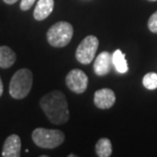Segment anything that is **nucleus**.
<instances>
[{
    "mask_svg": "<svg viewBox=\"0 0 157 157\" xmlns=\"http://www.w3.org/2000/svg\"><path fill=\"white\" fill-rule=\"evenodd\" d=\"M64 134L58 130H50L45 128H37L32 134L34 143L38 147L53 149L61 145L64 141Z\"/></svg>",
    "mask_w": 157,
    "mask_h": 157,
    "instance_id": "7ed1b4c3",
    "label": "nucleus"
},
{
    "mask_svg": "<svg viewBox=\"0 0 157 157\" xmlns=\"http://www.w3.org/2000/svg\"><path fill=\"white\" fill-rule=\"evenodd\" d=\"M65 84L71 91L76 94H82L87 90L88 77L83 71L75 68L67 74L65 78Z\"/></svg>",
    "mask_w": 157,
    "mask_h": 157,
    "instance_id": "423d86ee",
    "label": "nucleus"
},
{
    "mask_svg": "<svg viewBox=\"0 0 157 157\" xmlns=\"http://www.w3.org/2000/svg\"><path fill=\"white\" fill-rule=\"evenodd\" d=\"M33 85V74L28 68H21L11 78L9 94L14 99H24L29 95Z\"/></svg>",
    "mask_w": 157,
    "mask_h": 157,
    "instance_id": "f03ea898",
    "label": "nucleus"
},
{
    "mask_svg": "<svg viewBox=\"0 0 157 157\" xmlns=\"http://www.w3.org/2000/svg\"><path fill=\"white\" fill-rule=\"evenodd\" d=\"M3 1H4L5 3H7V4H14L17 0H3Z\"/></svg>",
    "mask_w": 157,
    "mask_h": 157,
    "instance_id": "a211bd4d",
    "label": "nucleus"
},
{
    "mask_svg": "<svg viewBox=\"0 0 157 157\" xmlns=\"http://www.w3.org/2000/svg\"><path fill=\"white\" fill-rule=\"evenodd\" d=\"M112 64L114 65L115 70H117L119 74L127 73L128 70V62L125 60V56L121 50H115L112 54Z\"/></svg>",
    "mask_w": 157,
    "mask_h": 157,
    "instance_id": "f8f14e48",
    "label": "nucleus"
},
{
    "mask_svg": "<svg viewBox=\"0 0 157 157\" xmlns=\"http://www.w3.org/2000/svg\"><path fill=\"white\" fill-rule=\"evenodd\" d=\"M35 2H36V0H21V10H29Z\"/></svg>",
    "mask_w": 157,
    "mask_h": 157,
    "instance_id": "dca6fc26",
    "label": "nucleus"
},
{
    "mask_svg": "<svg viewBox=\"0 0 157 157\" xmlns=\"http://www.w3.org/2000/svg\"><path fill=\"white\" fill-rule=\"evenodd\" d=\"M148 28L152 33L157 34V11H155L148 21Z\"/></svg>",
    "mask_w": 157,
    "mask_h": 157,
    "instance_id": "2eb2a0df",
    "label": "nucleus"
},
{
    "mask_svg": "<svg viewBox=\"0 0 157 157\" xmlns=\"http://www.w3.org/2000/svg\"><path fill=\"white\" fill-rule=\"evenodd\" d=\"M99 46V41L97 37L90 35L87 36L80 45L78 46L76 51V58L82 64H89L95 57Z\"/></svg>",
    "mask_w": 157,
    "mask_h": 157,
    "instance_id": "39448f33",
    "label": "nucleus"
},
{
    "mask_svg": "<svg viewBox=\"0 0 157 157\" xmlns=\"http://www.w3.org/2000/svg\"><path fill=\"white\" fill-rule=\"evenodd\" d=\"M2 94H3V84H2L1 78H0V97L2 96Z\"/></svg>",
    "mask_w": 157,
    "mask_h": 157,
    "instance_id": "f3484780",
    "label": "nucleus"
},
{
    "mask_svg": "<svg viewBox=\"0 0 157 157\" xmlns=\"http://www.w3.org/2000/svg\"><path fill=\"white\" fill-rule=\"evenodd\" d=\"M17 54L8 46H0V67L8 68L13 65Z\"/></svg>",
    "mask_w": 157,
    "mask_h": 157,
    "instance_id": "9b49d317",
    "label": "nucleus"
},
{
    "mask_svg": "<svg viewBox=\"0 0 157 157\" xmlns=\"http://www.w3.org/2000/svg\"><path fill=\"white\" fill-rule=\"evenodd\" d=\"M21 142L17 135H10L6 138L2 149L3 157H20Z\"/></svg>",
    "mask_w": 157,
    "mask_h": 157,
    "instance_id": "6e6552de",
    "label": "nucleus"
},
{
    "mask_svg": "<svg viewBox=\"0 0 157 157\" xmlns=\"http://www.w3.org/2000/svg\"><path fill=\"white\" fill-rule=\"evenodd\" d=\"M117 100L114 92L108 88H103L94 94V104L99 109H109L113 106Z\"/></svg>",
    "mask_w": 157,
    "mask_h": 157,
    "instance_id": "0eeeda50",
    "label": "nucleus"
},
{
    "mask_svg": "<svg viewBox=\"0 0 157 157\" xmlns=\"http://www.w3.org/2000/svg\"><path fill=\"white\" fill-rule=\"evenodd\" d=\"M96 154L99 157H109L112 153V145L110 140L107 138H102L96 144Z\"/></svg>",
    "mask_w": 157,
    "mask_h": 157,
    "instance_id": "ddd939ff",
    "label": "nucleus"
},
{
    "mask_svg": "<svg viewBox=\"0 0 157 157\" xmlns=\"http://www.w3.org/2000/svg\"><path fill=\"white\" fill-rule=\"evenodd\" d=\"M112 55L107 51H103L97 56L94 62V71L97 76H105L110 71Z\"/></svg>",
    "mask_w": 157,
    "mask_h": 157,
    "instance_id": "1a4fd4ad",
    "label": "nucleus"
},
{
    "mask_svg": "<svg viewBox=\"0 0 157 157\" xmlns=\"http://www.w3.org/2000/svg\"><path fill=\"white\" fill-rule=\"evenodd\" d=\"M54 8V0H38L34 10V17L37 21H43L51 14Z\"/></svg>",
    "mask_w": 157,
    "mask_h": 157,
    "instance_id": "9d476101",
    "label": "nucleus"
},
{
    "mask_svg": "<svg viewBox=\"0 0 157 157\" xmlns=\"http://www.w3.org/2000/svg\"><path fill=\"white\" fill-rule=\"evenodd\" d=\"M143 86L148 90H155L157 88V74L149 73L143 78Z\"/></svg>",
    "mask_w": 157,
    "mask_h": 157,
    "instance_id": "4468645a",
    "label": "nucleus"
},
{
    "mask_svg": "<svg viewBox=\"0 0 157 157\" xmlns=\"http://www.w3.org/2000/svg\"><path fill=\"white\" fill-rule=\"evenodd\" d=\"M74 28L67 21H58L47 31V41L51 46L61 48L71 41Z\"/></svg>",
    "mask_w": 157,
    "mask_h": 157,
    "instance_id": "20e7f679",
    "label": "nucleus"
},
{
    "mask_svg": "<svg viewBox=\"0 0 157 157\" xmlns=\"http://www.w3.org/2000/svg\"><path fill=\"white\" fill-rule=\"evenodd\" d=\"M40 106L53 124H63L70 118L67 101L61 91H52L43 96Z\"/></svg>",
    "mask_w": 157,
    "mask_h": 157,
    "instance_id": "f257e3e1",
    "label": "nucleus"
},
{
    "mask_svg": "<svg viewBox=\"0 0 157 157\" xmlns=\"http://www.w3.org/2000/svg\"><path fill=\"white\" fill-rule=\"evenodd\" d=\"M149 1H156V0H149Z\"/></svg>",
    "mask_w": 157,
    "mask_h": 157,
    "instance_id": "6ab92c4d",
    "label": "nucleus"
}]
</instances>
